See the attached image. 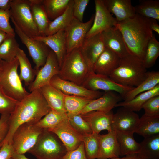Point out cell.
<instances>
[{
    "label": "cell",
    "mask_w": 159,
    "mask_h": 159,
    "mask_svg": "<svg viewBox=\"0 0 159 159\" xmlns=\"http://www.w3.org/2000/svg\"><path fill=\"white\" fill-rule=\"evenodd\" d=\"M51 110L40 89L31 92L19 101L10 114L9 129L3 143H11L13 135L20 126L27 123H36Z\"/></svg>",
    "instance_id": "cell-1"
},
{
    "label": "cell",
    "mask_w": 159,
    "mask_h": 159,
    "mask_svg": "<svg viewBox=\"0 0 159 159\" xmlns=\"http://www.w3.org/2000/svg\"><path fill=\"white\" fill-rule=\"evenodd\" d=\"M149 19L136 13L131 17L117 21L115 25L121 32L129 53L142 61L153 34L149 27Z\"/></svg>",
    "instance_id": "cell-2"
},
{
    "label": "cell",
    "mask_w": 159,
    "mask_h": 159,
    "mask_svg": "<svg viewBox=\"0 0 159 159\" xmlns=\"http://www.w3.org/2000/svg\"><path fill=\"white\" fill-rule=\"evenodd\" d=\"M147 72L142 61L129 54L121 58L119 66L109 77L119 84L136 87L145 79Z\"/></svg>",
    "instance_id": "cell-3"
},
{
    "label": "cell",
    "mask_w": 159,
    "mask_h": 159,
    "mask_svg": "<svg viewBox=\"0 0 159 159\" xmlns=\"http://www.w3.org/2000/svg\"><path fill=\"white\" fill-rule=\"evenodd\" d=\"M19 66L16 57L10 62L3 60L0 71V86L7 95L20 101L29 93L23 87L18 74Z\"/></svg>",
    "instance_id": "cell-4"
},
{
    "label": "cell",
    "mask_w": 159,
    "mask_h": 159,
    "mask_svg": "<svg viewBox=\"0 0 159 159\" xmlns=\"http://www.w3.org/2000/svg\"><path fill=\"white\" fill-rule=\"evenodd\" d=\"M90 72L79 48L66 54L57 75L82 85Z\"/></svg>",
    "instance_id": "cell-5"
},
{
    "label": "cell",
    "mask_w": 159,
    "mask_h": 159,
    "mask_svg": "<svg viewBox=\"0 0 159 159\" xmlns=\"http://www.w3.org/2000/svg\"><path fill=\"white\" fill-rule=\"evenodd\" d=\"M67 152L55 134L43 129L36 144L28 152L37 159H63Z\"/></svg>",
    "instance_id": "cell-6"
},
{
    "label": "cell",
    "mask_w": 159,
    "mask_h": 159,
    "mask_svg": "<svg viewBox=\"0 0 159 159\" xmlns=\"http://www.w3.org/2000/svg\"><path fill=\"white\" fill-rule=\"evenodd\" d=\"M11 18L26 34L33 38L39 36L31 13L29 0H12Z\"/></svg>",
    "instance_id": "cell-7"
},
{
    "label": "cell",
    "mask_w": 159,
    "mask_h": 159,
    "mask_svg": "<svg viewBox=\"0 0 159 159\" xmlns=\"http://www.w3.org/2000/svg\"><path fill=\"white\" fill-rule=\"evenodd\" d=\"M43 130L35 124L27 123L20 126L12 139L14 153L25 154L28 152L35 145Z\"/></svg>",
    "instance_id": "cell-8"
},
{
    "label": "cell",
    "mask_w": 159,
    "mask_h": 159,
    "mask_svg": "<svg viewBox=\"0 0 159 159\" xmlns=\"http://www.w3.org/2000/svg\"><path fill=\"white\" fill-rule=\"evenodd\" d=\"M15 28V32L22 42L26 47L29 54L35 64V69L37 72L45 64L51 50L42 41L35 39L24 33L11 18Z\"/></svg>",
    "instance_id": "cell-9"
},
{
    "label": "cell",
    "mask_w": 159,
    "mask_h": 159,
    "mask_svg": "<svg viewBox=\"0 0 159 159\" xmlns=\"http://www.w3.org/2000/svg\"><path fill=\"white\" fill-rule=\"evenodd\" d=\"M82 86L94 91L102 90L118 93L123 98L135 87L125 86L117 83L109 77L90 72Z\"/></svg>",
    "instance_id": "cell-10"
},
{
    "label": "cell",
    "mask_w": 159,
    "mask_h": 159,
    "mask_svg": "<svg viewBox=\"0 0 159 159\" xmlns=\"http://www.w3.org/2000/svg\"><path fill=\"white\" fill-rule=\"evenodd\" d=\"M94 16V14L92 15L89 20L84 23L74 18L69 24L64 29L67 54L81 46L92 24Z\"/></svg>",
    "instance_id": "cell-11"
},
{
    "label": "cell",
    "mask_w": 159,
    "mask_h": 159,
    "mask_svg": "<svg viewBox=\"0 0 159 159\" xmlns=\"http://www.w3.org/2000/svg\"><path fill=\"white\" fill-rule=\"evenodd\" d=\"M95 14L92 24L87 33L85 38L101 33L115 26L117 22L104 5L102 0H94Z\"/></svg>",
    "instance_id": "cell-12"
},
{
    "label": "cell",
    "mask_w": 159,
    "mask_h": 159,
    "mask_svg": "<svg viewBox=\"0 0 159 159\" xmlns=\"http://www.w3.org/2000/svg\"><path fill=\"white\" fill-rule=\"evenodd\" d=\"M60 68L54 53L50 50L44 64L37 72L34 81L28 87L31 92L50 84L52 78L58 75Z\"/></svg>",
    "instance_id": "cell-13"
},
{
    "label": "cell",
    "mask_w": 159,
    "mask_h": 159,
    "mask_svg": "<svg viewBox=\"0 0 159 159\" xmlns=\"http://www.w3.org/2000/svg\"><path fill=\"white\" fill-rule=\"evenodd\" d=\"M105 48L101 33L85 38L80 49L90 72H93L95 62Z\"/></svg>",
    "instance_id": "cell-14"
},
{
    "label": "cell",
    "mask_w": 159,
    "mask_h": 159,
    "mask_svg": "<svg viewBox=\"0 0 159 159\" xmlns=\"http://www.w3.org/2000/svg\"><path fill=\"white\" fill-rule=\"evenodd\" d=\"M140 117L138 115L127 108L121 107L113 115L112 130L116 132L134 133Z\"/></svg>",
    "instance_id": "cell-15"
},
{
    "label": "cell",
    "mask_w": 159,
    "mask_h": 159,
    "mask_svg": "<svg viewBox=\"0 0 159 159\" xmlns=\"http://www.w3.org/2000/svg\"><path fill=\"white\" fill-rule=\"evenodd\" d=\"M50 84L65 95L79 96L92 100L99 98L103 94L99 91L88 90L82 85L63 80L57 75L52 78Z\"/></svg>",
    "instance_id": "cell-16"
},
{
    "label": "cell",
    "mask_w": 159,
    "mask_h": 159,
    "mask_svg": "<svg viewBox=\"0 0 159 159\" xmlns=\"http://www.w3.org/2000/svg\"><path fill=\"white\" fill-rule=\"evenodd\" d=\"M55 134L65 146L67 151L77 148L82 142V136L70 125L68 118L54 127L48 130Z\"/></svg>",
    "instance_id": "cell-17"
},
{
    "label": "cell",
    "mask_w": 159,
    "mask_h": 159,
    "mask_svg": "<svg viewBox=\"0 0 159 159\" xmlns=\"http://www.w3.org/2000/svg\"><path fill=\"white\" fill-rule=\"evenodd\" d=\"M33 39L42 42L56 54L60 68L67 54L66 34L64 29L49 36H38Z\"/></svg>",
    "instance_id": "cell-18"
},
{
    "label": "cell",
    "mask_w": 159,
    "mask_h": 159,
    "mask_svg": "<svg viewBox=\"0 0 159 159\" xmlns=\"http://www.w3.org/2000/svg\"><path fill=\"white\" fill-rule=\"evenodd\" d=\"M105 47L117 54L121 58L129 53L122 35L115 26L101 33Z\"/></svg>",
    "instance_id": "cell-19"
},
{
    "label": "cell",
    "mask_w": 159,
    "mask_h": 159,
    "mask_svg": "<svg viewBox=\"0 0 159 159\" xmlns=\"http://www.w3.org/2000/svg\"><path fill=\"white\" fill-rule=\"evenodd\" d=\"M113 114L112 110L109 112L93 111L81 115L88 123L92 132L99 134L103 130L108 132L112 130Z\"/></svg>",
    "instance_id": "cell-20"
},
{
    "label": "cell",
    "mask_w": 159,
    "mask_h": 159,
    "mask_svg": "<svg viewBox=\"0 0 159 159\" xmlns=\"http://www.w3.org/2000/svg\"><path fill=\"white\" fill-rule=\"evenodd\" d=\"M120 96L115 92H105L99 98L91 101L82 110L79 114L93 111L110 112L115 107L120 101L121 97Z\"/></svg>",
    "instance_id": "cell-21"
},
{
    "label": "cell",
    "mask_w": 159,
    "mask_h": 159,
    "mask_svg": "<svg viewBox=\"0 0 159 159\" xmlns=\"http://www.w3.org/2000/svg\"><path fill=\"white\" fill-rule=\"evenodd\" d=\"M99 149L97 159H108L119 157L120 152L114 130L105 134H99Z\"/></svg>",
    "instance_id": "cell-22"
},
{
    "label": "cell",
    "mask_w": 159,
    "mask_h": 159,
    "mask_svg": "<svg viewBox=\"0 0 159 159\" xmlns=\"http://www.w3.org/2000/svg\"><path fill=\"white\" fill-rule=\"evenodd\" d=\"M121 59L117 54L105 47L95 62L93 72L97 74L109 77L118 67Z\"/></svg>",
    "instance_id": "cell-23"
},
{
    "label": "cell",
    "mask_w": 159,
    "mask_h": 159,
    "mask_svg": "<svg viewBox=\"0 0 159 159\" xmlns=\"http://www.w3.org/2000/svg\"><path fill=\"white\" fill-rule=\"evenodd\" d=\"M108 11L113 14L117 22L134 16L136 14L130 0H102Z\"/></svg>",
    "instance_id": "cell-24"
},
{
    "label": "cell",
    "mask_w": 159,
    "mask_h": 159,
    "mask_svg": "<svg viewBox=\"0 0 159 159\" xmlns=\"http://www.w3.org/2000/svg\"><path fill=\"white\" fill-rule=\"evenodd\" d=\"M40 89L51 109L60 113H66L64 106V94L50 84Z\"/></svg>",
    "instance_id": "cell-25"
},
{
    "label": "cell",
    "mask_w": 159,
    "mask_h": 159,
    "mask_svg": "<svg viewBox=\"0 0 159 159\" xmlns=\"http://www.w3.org/2000/svg\"><path fill=\"white\" fill-rule=\"evenodd\" d=\"M31 13L39 36H45L51 21L42 4V0H29Z\"/></svg>",
    "instance_id": "cell-26"
},
{
    "label": "cell",
    "mask_w": 159,
    "mask_h": 159,
    "mask_svg": "<svg viewBox=\"0 0 159 159\" xmlns=\"http://www.w3.org/2000/svg\"><path fill=\"white\" fill-rule=\"evenodd\" d=\"M159 84V72H147L144 80L138 86L129 92L123 97L124 101L134 98L138 94L151 90Z\"/></svg>",
    "instance_id": "cell-27"
},
{
    "label": "cell",
    "mask_w": 159,
    "mask_h": 159,
    "mask_svg": "<svg viewBox=\"0 0 159 159\" xmlns=\"http://www.w3.org/2000/svg\"><path fill=\"white\" fill-rule=\"evenodd\" d=\"M16 57L18 60L20 67L19 76L20 80L24 82L25 86L29 87L34 80L37 71L32 68L25 53L20 48Z\"/></svg>",
    "instance_id": "cell-28"
},
{
    "label": "cell",
    "mask_w": 159,
    "mask_h": 159,
    "mask_svg": "<svg viewBox=\"0 0 159 159\" xmlns=\"http://www.w3.org/2000/svg\"><path fill=\"white\" fill-rule=\"evenodd\" d=\"M158 95H159V84L151 90L138 94L131 100L118 102L115 107H123L134 112L139 111L148 100Z\"/></svg>",
    "instance_id": "cell-29"
},
{
    "label": "cell",
    "mask_w": 159,
    "mask_h": 159,
    "mask_svg": "<svg viewBox=\"0 0 159 159\" xmlns=\"http://www.w3.org/2000/svg\"><path fill=\"white\" fill-rule=\"evenodd\" d=\"M116 132L120 156H123L139 153L140 147V143H137L135 140L134 133L120 132Z\"/></svg>",
    "instance_id": "cell-30"
},
{
    "label": "cell",
    "mask_w": 159,
    "mask_h": 159,
    "mask_svg": "<svg viewBox=\"0 0 159 159\" xmlns=\"http://www.w3.org/2000/svg\"><path fill=\"white\" fill-rule=\"evenodd\" d=\"M135 133L144 138L159 135V116L149 117L143 114L140 118Z\"/></svg>",
    "instance_id": "cell-31"
},
{
    "label": "cell",
    "mask_w": 159,
    "mask_h": 159,
    "mask_svg": "<svg viewBox=\"0 0 159 159\" xmlns=\"http://www.w3.org/2000/svg\"><path fill=\"white\" fill-rule=\"evenodd\" d=\"M140 143V159H159V135L144 138Z\"/></svg>",
    "instance_id": "cell-32"
},
{
    "label": "cell",
    "mask_w": 159,
    "mask_h": 159,
    "mask_svg": "<svg viewBox=\"0 0 159 159\" xmlns=\"http://www.w3.org/2000/svg\"><path fill=\"white\" fill-rule=\"evenodd\" d=\"M73 0H70L65 11L50 23L45 36L53 34L59 30L64 29L70 23L74 17L73 14Z\"/></svg>",
    "instance_id": "cell-33"
},
{
    "label": "cell",
    "mask_w": 159,
    "mask_h": 159,
    "mask_svg": "<svg viewBox=\"0 0 159 159\" xmlns=\"http://www.w3.org/2000/svg\"><path fill=\"white\" fill-rule=\"evenodd\" d=\"M19 48L15 36L7 34L0 45V59L7 62L13 61L16 57Z\"/></svg>",
    "instance_id": "cell-34"
},
{
    "label": "cell",
    "mask_w": 159,
    "mask_h": 159,
    "mask_svg": "<svg viewBox=\"0 0 159 159\" xmlns=\"http://www.w3.org/2000/svg\"><path fill=\"white\" fill-rule=\"evenodd\" d=\"M92 100L80 96L65 94L64 106L67 117L79 114L82 110Z\"/></svg>",
    "instance_id": "cell-35"
},
{
    "label": "cell",
    "mask_w": 159,
    "mask_h": 159,
    "mask_svg": "<svg viewBox=\"0 0 159 159\" xmlns=\"http://www.w3.org/2000/svg\"><path fill=\"white\" fill-rule=\"evenodd\" d=\"M136 13L148 18L159 20V0H143L134 6Z\"/></svg>",
    "instance_id": "cell-36"
},
{
    "label": "cell",
    "mask_w": 159,
    "mask_h": 159,
    "mask_svg": "<svg viewBox=\"0 0 159 159\" xmlns=\"http://www.w3.org/2000/svg\"><path fill=\"white\" fill-rule=\"evenodd\" d=\"M70 0H42V4L48 18L52 21L65 11Z\"/></svg>",
    "instance_id": "cell-37"
},
{
    "label": "cell",
    "mask_w": 159,
    "mask_h": 159,
    "mask_svg": "<svg viewBox=\"0 0 159 159\" xmlns=\"http://www.w3.org/2000/svg\"><path fill=\"white\" fill-rule=\"evenodd\" d=\"M159 56V42L153 34L147 44L144 57L142 61L145 67L147 69L153 66Z\"/></svg>",
    "instance_id": "cell-38"
},
{
    "label": "cell",
    "mask_w": 159,
    "mask_h": 159,
    "mask_svg": "<svg viewBox=\"0 0 159 159\" xmlns=\"http://www.w3.org/2000/svg\"><path fill=\"white\" fill-rule=\"evenodd\" d=\"M99 134L92 132L89 135L82 136V142L84 144L87 159H96L97 158L99 149Z\"/></svg>",
    "instance_id": "cell-39"
},
{
    "label": "cell",
    "mask_w": 159,
    "mask_h": 159,
    "mask_svg": "<svg viewBox=\"0 0 159 159\" xmlns=\"http://www.w3.org/2000/svg\"><path fill=\"white\" fill-rule=\"evenodd\" d=\"M68 118L66 113H60L51 109L44 117L35 125L43 129H49Z\"/></svg>",
    "instance_id": "cell-40"
},
{
    "label": "cell",
    "mask_w": 159,
    "mask_h": 159,
    "mask_svg": "<svg viewBox=\"0 0 159 159\" xmlns=\"http://www.w3.org/2000/svg\"><path fill=\"white\" fill-rule=\"evenodd\" d=\"M68 118L70 125L81 135H87L92 133L89 125L83 119L80 114L74 115Z\"/></svg>",
    "instance_id": "cell-41"
},
{
    "label": "cell",
    "mask_w": 159,
    "mask_h": 159,
    "mask_svg": "<svg viewBox=\"0 0 159 159\" xmlns=\"http://www.w3.org/2000/svg\"><path fill=\"white\" fill-rule=\"evenodd\" d=\"M19 102L7 95L0 86V114H10Z\"/></svg>",
    "instance_id": "cell-42"
},
{
    "label": "cell",
    "mask_w": 159,
    "mask_h": 159,
    "mask_svg": "<svg viewBox=\"0 0 159 159\" xmlns=\"http://www.w3.org/2000/svg\"><path fill=\"white\" fill-rule=\"evenodd\" d=\"M142 109L145 115L149 117L159 116V95L152 97L143 105Z\"/></svg>",
    "instance_id": "cell-43"
},
{
    "label": "cell",
    "mask_w": 159,
    "mask_h": 159,
    "mask_svg": "<svg viewBox=\"0 0 159 159\" xmlns=\"http://www.w3.org/2000/svg\"><path fill=\"white\" fill-rule=\"evenodd\" d=\"M11 16L9 10L4 11L0 10V30L7 34L15 36V31L9 22Z\"/></svg>",
    "instance_id": "cell-44"
},
{
    "label": "cell",
    "mask_w": 159,
    "mask_h": 159,
    "mask_svg": "<svg viewBox=\"0 0 159 159\" xmlns=\"http://www.w3.org/2000/svg\"><path fill=\"white\" fill-rule=\"evenodd\" d=\"M89 0H73V14L74 18L83 22L84 11Z\"/></svg>",
    "instance_id": "cell-45"
},
{
    "label": "cell",
    "mask_w": 159,
    "mask_h": 159,
    "mask_svg": "<svg viewBox=\"0 0 159 159\" xmlns=\"http://www.w3.org/2000/svg\"><path fill=\"white\" fill-rule=\"evenodd\" d=\"M10 115L2 114L0 117V148L3 144L9 130Z\"/></svg>",
    "instance_id": "cell-46"
},
{
    "label": "cell",
    "mask_w": 159,
    "mask_h": 159,
    "mask_svg": "<svg viewBox=\"0 0 159 159\" xmlns=\"http://www.w3.org/2000/svg\"><path fill=\"white\" fill-rule=\"evenodd\" d=\"M63 159H87L83 142L75 149L67 151Z\"/></svg>",
    "instance_id": "cell-47"
},
{
    "label": "cell",
    "mask_w": 159,
    "mask_h": 159,
    "mask_svg": "<svg viewBox=\"0 0 159 159\" xmlns=\"http://www.w3.org/2000/svg\"><path fill=\"white\" fill-rule=\"evenodd\" d=\"M14 153L12 144L4 142L0 148V159H11Z\"/></svg>",
    "instance_id": "cell-48"
},
{
    "label": "cell",
    "mask_w": 159,
    "mask_h": 159,
    "mask_svg": "<svg viewBox=\"0 0 159 159\" xmlns=\"http://www.w3.org/2000/svg\"><path fill=\"white\" fill-rule=\"evenodd\" d=\"M149 25L150 29L152 31H154L158 34H159V25L156 19L152 18L149 19Z\"/></svg>",
    "instance_id": "cell-49"
},
{
    "label": "cell",
    "mask_w": 159,
    "mask_h": 159,
    "mask_svg": "<svg viewBox=\"0 0 159 159\" xmlns=\"http://www.w3.org/2000/svg\"><path fill=\"white\" fill-rule=\"evenodd\" d=\"M12 0H0V10L7 11L9 10Z\"/></svg>",
    "instance_id": "cell-50"
},
{
    "label": "cell",
    "mask_w": 159,
    "mask_h": 159,
    "mask_svg": "<svg viewBox=\"0 0 159 159\" xmlns=\"http://www.w3.org/2000/svg\"><path fill=\"white\" fill-rule=\"evenodd\" d=\"M110 159H140L138 153H135L127 155L123 157L115 158Z\"/></svg>",
    "instance_id": "cell-51"
},
{
    "label": "cell",
    "mask_w": 159,
    "mask_h": 159,
    "mask_svg": "<svg viewBox=\"0 0 159 159\" xmlns=\"http://www.w3.org/2000/svg\"><path fill=\"white\" fill-rule=\"evenodd\" d=\"M12 159H30L26 157L24 154H18L14 153L12 157Z\"/></svg>",
    "instance_id": "cell-52"
},
{
    "label": "cell",
    "mask_w": 159,
    "mask_h": 159,
    "mask_svg": "<svg viewBox=\"0 0 159 159\" xmlns=\"http://www.w3.org/2000/svg\"><path fill=\"white\" fill-rule=\"evenodd\" d=\"M7 34L4 32L0 30V45L6 37Z\"/></svg>",
    "instance_id": "cell-53"
},
{
    "label": "cell",
    "mask_w": 159,
    "mask_h": 159,
    "mask_svg": "<svg viewBox=\"0 0 159 159\" xmlns=\"http://www.w3.org/2000/svg\"><path fill=\"white\" fill-rule=\"evenodd\" d=\"M3 60L0 59V71L2 66Z\"/></svg>",
    "instance_id": "cell-54"
},
{
    "label": "cell",
    "mask_w": 159,
    "mask_h": 159,
    "mask_svg": "<svg viewBox=\"0 0 159 159\" xmlns=\"http://www.w3.org/2000/svg\"><path fill=\"white\" fill-rule=\"evenodd\" d=\"M11 159H12V158Z\"/></svg>",
    "instance_id": "cell-55"
}]
</instances>
